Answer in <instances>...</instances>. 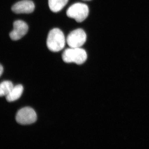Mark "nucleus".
<instances>
[{
  "label": "nucleus",
  "instance_id": "nucleus-4",
  "mask_svg": "<svg viewBox=\"0 0 149 149\" xmlns=\"http://www.w3.org/2000/svg\"><path fill=\"white\" fill-rule=\"evenodd\" d=\"M36 112L33 109L29 107L23 108L18 111L15 116V120L20 125H29L37 120Z\"/></svg>",
  "mask_w": 149,
  "mask_h": 149
},
{
  "label": "nucleus",
  "instance_id": "nucleus-7",
  "mask_svg": "<svg viewBox=\"0 0 149 149\" xmlns=\"http://www.w3.org/2000/svg\"><path fill=\"white\" fill-rule=\"evenodd\" d=\"M35 6L31 0H22L16 3L12 7L11 10L17 14L30 13L34 11Z\"/></svg>",
  "mask_w": 149,
  "mask_h": 149
},
{
  "label": "nucleus",
  "instance_id": "nucleus-12",
  "mask_svg": "<svg viewBox=\"0 0 149 149\" xmlns=\"http://www.w3.org/2000/svg\"><path fill=\"white\" fill-rule=\"evenodd\" d=\"M83 1H91V0H83Z\"/></svg>",
  "mask_w": 149,
  "mask_h": 149
},
{
  "label": "nucleus",
  "instance_id": "nucleus-11",
  "mask_svg": "<svg viewBox=\"0 0 149 149\" xmlns=\"http://www.w3.org/2000/svg\"><path fill=\"white\" fill-rule=\"evenodd\" d=\"M3 72V68L2 65H1V66H0V75L1 76Z\"/></svg>",
  "mask_w": 149,
  "mask_h": 149
},
{
  "label": "nucleus",
  "instance_id": "nucleus-3",
  "mask_svg": "<svg viewBox=\"0 0 149 149\" xmlns=\"http://www.w3.org/2000/svg\"><path fill=\"white\" fill-rule=\"evenodd\" d=\"M89 10L88 6L83 3H75L68 9L66 14L70 18L74 19L77 22L85 20L88 16Z\"/></svg>",
  "mask_w": 149,
  "mask_h": 149
},
{
  "label": "nucleus",
  "instance_id": "nucleus-2",
  "mask_svg": "<svg viewBox=\"0 0 149 149\" xmlns=\"http://www.w3.org/2000/svg\"><path fill=\"white\" fill-rule=\"evenodd\" d=\"M63 60L66 63H74L81 65L87 60V54L86 51L80 47L67 49L62 54Z\"/></svg>",
  "mask_w": 149,
  "mask_h": 149
},
{
  "label": "nucleus",
  "instance_id": "nucleus-10",
  "mask_svg": "<svg viewBox=\"0 0 149 149\" xmlns=\"http://www.w3.org/2000/svg\"><path fill=\"white\" fill-rule=\"evenodd\" d=\"M14 86L13 84L10 81H4L1 83L0 85V96H6L10 93Z\"/></svg>",
  "mask_w": 149,
  "mask_h": 149
},
{
  "label": "nucleus",
  "instance_id": "nucleus-6",
  "mask_svg": "<svg viewBox=\"0 0 149 149\" xmlns=\"http://www.w3.org/2000/svg\"><path fill=\"white\" fill-rule=\"evenodd\" d=\"M13 29L10 33L9 36L12 40H18L27 34L28 26L27 23L21 20H16L14 22Z\"/></svg>",
  "mask_w": 149,
  "mask_h": 149
},
{
  "label": "nucleus",
  "instance_id": "nucleus-5",
  "mask_svg": "<svg viewBox=\"0 0 149 149\" xmlns=\"http://www.w3.org/2000/svg\"><path fill=\"white\" fill-rule=\"evenodd\" d=\"M87 35L83 29L79 28L69 33L66 39L67 43L70 48H79L86 42Z\"/></svg>",
  "mask_w": 149,
  "mask_h": 149
},
{
  "label": "nucleus",
  "instance_id": "nucleus-8",
  "mask_svg": "<svg viewBox=\"0 0 149 149\" xmlns=\"http://www.w3.org/2000/svg\"><path fill=\"white\" fill-rule=\"evenodd\" d=\"M22 85H18L15 86L8 95L6 96V100L8 102L15 101L21 97L23 91Z\"/></svg>",
  "mask_w": 149,
  "mask_h": 149
},
{
  "label": "nucleus",
  "instance_id": "nucleus-1",
  "mask_svg": "<svg viewBox=\"0 0 149 149\" xmlns=\"http://www.w3.org/2000/svg\"><path fill=\"white\" fill-rule=\"evenodd\" d=\"M65 40L64 34L58 28L52 29L48 34L47 45L50 51L58 52L65 46Z\"/></svg>",
  "mask_w": 149,
  "mask_h": 149
},
{
  "label": "nucleus",
  "instance_id": "nucleus-9",
  "mask_svg": "<svg viewBox=\"0 0 149 149\" xmlns=\"http://www.w3.org/2000/svg\"><path fill=\"white\" fill-rule=\"evenodd\" d=\"M68 0H48L49 8L54 13L58 12L65 6Z\"/></svg>",
  "mask_w": 149,
  "mask_h": 149
}]
</instances>
